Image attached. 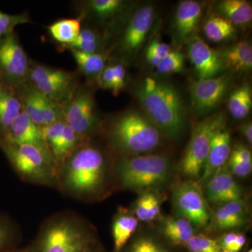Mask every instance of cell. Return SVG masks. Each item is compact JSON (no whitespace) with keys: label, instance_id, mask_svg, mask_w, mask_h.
I'll use <instances>...</instances> for the list:
<instances>
[{"label":"cell","instance_id":"cell-30","mask_svg":"<svg viewBox=\"0 0 252 252\" xmlns=\"http://www.w3.org/2000/svg\"><path fill=\"white\" fill-rule=\"evenodd\" d=\"M133 211L138 220L152 221L160 215L161 199L153 192H145L136 200Z\"/></svg>","mask_w":252,"mask_h":252},{"label":"cell","instance_id":"cell-33","mask_svg":"<svg viewBox=\"0 0 252 252\" xmlns=\"http://www.w3.org/2000/svg\"><path fill=\"white\" fill-rule=\"evenodd\" d=\"M102 44V39L97 31L91 28H82L77 39L68 49L87 54H101Z\"/></svg>","mask_w":252,"mask_h":252},{"label":"cell","instance_id":"cell-16","mask_svg":"<svg viewBox=\"0 0 252 252\" xmlns=\"http://www.w3.org/2000/svg\"><path fill=\"white\" fill-rule=\"evenodd\" d=\"M0 140L32 146L39 149L46 157L54 161V158L44 140L41 127L31 121L23 112H21L5 135L0 137Z\"/></svg>","mask_w":252,"mask_h":252},{"label":"cell","instance_id":"cell-28","mask_svg":"<svg viewBox=\"0 0 252 252\" xmlns=\"http://www.w3.org/2000/svg\"><path fill=\"white\" fill-rule=\"evenodd\" d=\"M162 234L175 245H185L194 235L193 225L183 217H168L162 221Z\"/></svg>","mask_w":252,"mask_h":252},{"label":"cell","instance_id":"cell-7","mask_svg":"<svg viewBox=\"0 0 252 252\" xmlns=\"http://www.w3.org/2000/svg\"><path fill=\"white\" fill-rule=\"evenodd\" d=\"M89 235L79 223L60 219L48 225L32 252H91Z\"/></svg>","mask_w":252,"mask_h":252},{"label":"cell","instance_id":"cell-44","mask_svg":"<svg viewBox=\"0 0 252 252\" xmlns=\"http://www.w3.org/2000/svg\"><path fill=\"white\" fill-rule=\"evenodd\" d=\"M3 252H32V250H11L9 249V250H6V251Z\"/></svg>","mask_w":252,"mask_h":252},{"label":"cell","instance_id":"cell-26","mask_svg":"<svg viewBox=\"0 0 252 252\" xmlns=\"http://www.w3.org/2000/svg\"><path fill=\"white\" fill-rule=\"evenodd\" d=\"M138 220L127 212H120L113 222L114 251L122 252L138 226Z\"/></svg>","mask_w":252,"mask_h":252},{"label":"cell","instance_id":"cell-45","mask_svg":"<svg viewBox=\"0 0 252 252\" xmlns=\"http://www.w3.org/2000/svg\"><path fill=\"white\" fill-rule=\"evenodd\" d=\"M248 252H252V250H249Z\"/></svg>","mask_w":252,"mask_h":252},{"label":"cell","instance_id":"cell-9","mask_svg":"<svg viewBox=\"0 0 252 252\" xmlns=\"http://www.w3.org/2000/svg\"><path fill=\"white\" fill-rule=\"evenodd\" d=\"M63 121L80 136L90 137L98 128L99 120L90 91L77 86L72 97L61 106Z\"/></svg>","mask_w":252,"mask_h":252},{"label":"cell","instance_id":"cell-36","mask_svg":"<svg viewBox=\"0 0 252 252\" xmlns=\"http://www.w3.org/2000/svg\"><path fill=\"white\" fill-rule=\"evenodd\" d=\"M189 252H220L217 240L203 235H193L187 245Z\"/></svg>","mask_w":252,"mask_h":252},{"label":"cell","instance_id":"cell-27","mask_svg":"<svg viewBox=\"0 0 252 252\" xmlns=\"http://www.w3.org/2000/svg\"><path fill=\"white\" fill-rule=\"evenodd\" d=\"M47 28L54 40L69 48L80 33L82 28L81 18H63L51 23Z\"/></svg>","mask_w":252,"mask_h":252},{"label":"cell","instance_id":"cell-6","mask_svg":"<svg viewBox=\"0 0 252 252\" xmlns=\"http://www.w3.org/2000/svg\"><path fill=\"white\" fill-rule=\"evenodd\" d=\"M226 124L223 113L209 115L194 126L191 136L181 162V170L190 180L200 178L212 139L217 130Z\"/></svg>","mask_w":252,"mask_h":252},{"label":"cell","instance_id":"cell-23","mask_svg":"<svg viewBox=\"0 0 252 252\" xmlns=\"http://www.w3.org/2000/svg\"><path fill=\"white\" fill-rule=\"evenodd\" d=\"M215 12L221 15L235 26H245L252 20V5L245 0H222L214 6Z\"/></svg>","mask_w":252,"mask_h":252},{"label":"cell","instance_id":"cell-20","mask_svg":"<svg viewBox=\"0 0 252 252\" xmlns=\"http://www.w3.org/2000/svg\"><path fill=\"white\" fill-rule=\"evenodd\" d=\"M22 112L17 89L0 79V137L5 135Z\"/></svg>","mask_w":252,"mask_h":252},{"label":"cell","instance_id":"cell-13","mask_svg":"<svg viewBox=\"0 0 252 252\" xmlns=\"http://www.w3.org/2000/svg\"><path fill=\"white\" fill-rule=\"evenodd\" d=\"M155 16L156 9L152 4L143 5L132 13L119 42L122 56L131 59L138 54L152 30Z\"/></svg>","mask_w":252,"mask_h":252},{"label":"cell","instance_id":"cell-35","mask_svg":"<svg viewBox=\"0 0 252 252\" xmlns=\"http://www.w3.org/2000/svg\"><path fill=\"white\" fill-rule=\"evenodd\" d=\"M31 22L28 12L18 14H9L0 11V39L10 33L20 25Z\"/></svg>","mask_w":252,"mask_h":252},{"label":"cell","instance_id":"cell-42","mask_svg":"<svg viewBox=\"0 0 252 252\" xmlns=\"http://www.w3.org/2000/svg\"><path fill=\"white\" fill-rule=\"evenodd\" d=\"M239 131L248 141L250 144L252 143V124L251 122L243 123L239 126Z\"/></svg>","mask_w":252,"mask_h":252},{"label":"cell","instance_id":"cell-40","mask_svg":"<svg viewBox=\"0 0 252 252\" xmlns=\"http://www.w3.org/2000/svg\"><path fill=\"white\" fill-rule=\"evenodd\" d=\"M228 169L233 175L239 177H248L251 174L252 164L240 161V160L229 157Z\"/></svg>","mask_w":252,"mask_h":252},{"label":"cell","instance_id":"cell-19","mask_svg":"<svg viewBox=\"0 0 252 252\" xmlns=\"http://www.w3.org/2000/svg\"><path fill=\"white\" fill-rule=\"evenodd\" d=\"M230 134L225 125L217 130L212 139L211 147L200 177L199 185L208 180L224 167L230 154Z\"/></svg>","mask_w":252,"mask_h":252},{"label":"cell","instance_id":"cell-46","mask_svg":"<svg viewBox=\"0 0 252 252\" xmlns=\"http://www.w3.org/2000/svg\"><path fill=\"white\" fill-rule=\"evenodd\" d=\"M220 252H225V251H220Z\"/></svg>","mask_w":252,"mask_h":252},{"label":"cell","instance_id":"cell-31","mask_svg":"<svg viewBox=\"0 0 252 252\" xmlns=\"http://www.w3.org/2000/svg\"><path fill=\"white\" fill-rule=\"evenodd\" d=\"M97 80L101 87L112 91L114 95H117L125 88L126 67L121 63L105 66Z\"/></svg>","mask_w":252,"mask_h":252},{"label":"cell","instance_id":"cell-3","mask_svg":"<svg viewBox=\"0 0 252 252\" xmlns=\"http://www.w3.org/2000/svg\"><path fill=\"white\" fill-rule=\"evenodd\" d=\"M63 182L79 195L91 194L103 184L106 162L102 152L90 144H81L63 162Z\"/></svg>","mask_w":252,"mask_h":252},{"label":"cell","instance_id":"cell-43","mask_svg":"<svg viewBox=\"0 0 252 252\" xmlns=\"http://www.w3.org/2000/svg\"><path fill=\"white\" fill-rule=\"evenodd\" d=\"M246 243V238L243 234L238 233L236 238L234 240L232 245H230L229 249H228V252H238L243 249ZM226 252V251H225Z\"/></svg>","mask_w":252,"mask_h":252},{"label":"cell","instance_id":"cell-38","mask_svg":"<svg viewBox=\"0 0 252 252\" xmlns=\"http://www.w3.org/2000/svg\"><path fill=\"white\" fill-rule=\"evenodd\" d=\"M125 252H170L157 240L150 237H140L132 242Z\"/></svg>","mask_w":252,"mask_h":252},{"label":"cell","instance_id":"cell-4","mask_svg":"<svg viewBox=\"0 0 252 252\" xmlns=\"http://www.w3.org/2000/svg\"><path fill=\"white\" fill-rule=\"evenodd\" d=\"M171 159L160 154L126 155L119 160L117 174L123 187L142 190L157 188L171 178Z\"/></svg>","mask_w":252,"mask_h":252},{"label":"cell","instance_id":"cell-14","mask_svg":"<svg viewBox=\"0 0 252 252\" xmlns=\"http://www.w3.org/2000/svg\"><path fill=\"white\" fill-rule=\"evenodd\" d=\"M23 112L39 127L63 121L62 107L36 90L27 81L17 88Z\"/></svg>","mask_w":252,"mask_h":252},{"label":"cell","instance_id":"cell-5","mask_svg":"<svg viewBox=\"0 0 252 252\" xmlns=\"http://www.w3.org/2000/svg\"><path fill=\"white\" fill-rule=\"evenodd\" d=\"M0 149L14 170L24 180L45 185L54 182L56 163L39 149L27 144L1 140Z\"/></svg>","mask_w":252,"mask_h":252},{"label":"cell","instance_id":"cell-15","mask_svg":"<svg viewBox=\"0 0 252 252\" xmlns=\"http://www.w3.org/2000/svg\"><path fill=\"white\" fill-rule=\"evenodd\" d=\"M188 56L198 80L216 77L225 69L219 51L210 47L198 35L188 41Z\"/></svg>","mask_w":252,"mask_h":252},{"label":"cell","instance_id":"cell-18","mask_svg":"<svg viewBox=\"0 0 252 252\" xmlns=\"http://www.w3.org/2000/svg\"><path fill=\"white\" fill-rule=\"evenodd\" d=\"M203 16V6L199 1L186 0L181 1L174 17V34L177 40L184 42L196 35Z\"/></svg>","mask_w":252,"mask_h":252},{"label":"cell","instance_id":"cell-34","mask_svg":"<svg viewBox=\"0 0 252 252\" xmlns=\"http://www.w3.org/2000/svg\"><path fill=\"white\" fill-rule=\"evenodd\" d=\"M185 56L180 51L171 50L156 67V70L159 74L181 72L185 67Z\"/></svg>","mask_w":252,"mask_h":252},{"label":"cell","instance_id":"cell-1","mask_svg":"<svg viewBox=\"0 0 252 252\" xmlns=\"http://www.w3.org/2000/svg\"><path fill=\"white\" fill-rule=\"evenodd\" d=\"M135 94L143 112L162 132L173 140L182 137L186 127V109L177 88L166 81L147 78Z\"/></svg>","mask_w":252,"mask_h":252},{"label":"cell","instance_id":"cell-10","mask_svg":"<svg viewBox=\"0 0 252 252\" xmlns=\"http://www.w3.org/2000/svg\"><path fill=\"white\" fill-rule=\"evenodd\" d=\"M31 67L14 32L0 39V79L17 89L28 81Z\"/></svg>","mask_w":252,"mask_h":252},{"label":"cell","instance_id":"cell-8","mask_svg":"<svg viewBox=\"0 0 252 252\" xmlns=\"http://www.w3.org/2000/svg\"><path fill=\"white\" fill-rule=\"evenodd\" d=\"M28 81L41 94L61 106L77 88L72 73L41 64L31 65Z\"/></svg>","mask_w":252,"mask_h":252},{"label":"cell","instance_id":"cell-39","mask_svg":"<svg viewBox=\"0 0 252 252\" xmlns=\"http://www.w3.org/2000/svg\"><path fill=\"white\" fill-rule=\"evenodd\" d=\"M14 236V228L11 222L0 215V252L9 250Z\"/></svg>","mask_w":252,"mask_h":252},{"label":"cell","instance_id":"cell-37","mask_svg":"<svg viewBox=\"0 0 252 252\" xmlns=\"http://www.w3.org/2000/svg\"><path fill=\"white\" fill-rule=\"evenodd\" d=\"M171 50L170 45L158 39H154L150 43L146 51V59L151 66L157 67Z\"/></svg>","mask_w":252,"mask_h":252},{"label":"cell","instance_id":"cell-21","mask_svg":"<svg viewBox=\"0 0 252 252\" xmlns=\"http://www.w3.org/2000/svg\"><path fill=\"white\" fill-rule=\"evenodd\" d=\"M218 51L225 69L234 72L252 70V46L249 41H238Z\"/></svg>","mask_w":252,"mask_h":252},{"label":"cell","instance_id":"cell-12","mask_svg":"<svg viewBox=\"0 0 252 252\" xmlns=\"http://www.w3.org/2000/svg\"><path fill=\"white\" fill-rule=\"evenodd\" d=\"M233 75L223 73L205 80H198L190 86V108L199 117L211 114L229 91Z\"/></svg>","mask_w":252,"mask_h":252},{"label":"cell","instance_id":"cell-41","mask_svg":"<svg viewBox=\"0 0 252 252\" xmlns=\"http://www.w3.org/2000/svg\"><path fill=\"white\" fill-rule=\"evenodd\" d=\"M230 157L248 163L252 164L251 151L244 145H238L230 152Z\"/></svg>","mask_w":252,"mask_h":252},{"label":"cell","instance_id":"cell-17","mask_svg":"<svg viewBox=\"0 0 252 252\" xmlns=\"http://www.w3.org/2000/svg\"><path fill=\"white\" fill-rule=\"evenodd\" d=\"M225 166L212 176L206 183L205 199L209 203L220 205L242 200L241 187L228 167Z\"/></svg>","mask_w":252,"mask_h":252},{"label":"cell","instance_id":"cell-25","mask_svg":"<svg viewBox=\"0 0 252 252\" xmlns=\"http://www.w3.org/2000/svg\"><path fill=\"white\" fill-rule=\"evenodd\" d=\"M237 31L235 25L216 12L208 16L203 26L204 34L213 42L230 40L236 35Z\"/></svg>","mask_w":252,"mask_h":252},{"label":"cell","instance_id":"cell-11","mask_svg":"<svg viewBox=\"0 0 252 252\" xmlns=\"http://www.w3.org/2000/svg\"><path fill=\"white\" fill-rule=\"evenodd\" d=\"M172 201L180 216L193 226L203 228L208 224L211 214L198 182L189 180L177 185L174 189Z\"/></svg>","mask_w":252,"mask_h":252},{"label":"cell","instance_id":"cell-29","mask_svg":"<svg viewBox=\"0 0 252 252\" xmlns=\"http://www.w3.org/2000/svg\"><path fill=\"white\" fill-rule=\"evenodd\" d=\"M252 107L251 86L244 84L230 94L228 100V109L230 115L235 119L248 117Z\"/></svg>","mask_w":252,"mask_h":252},{"label":"cell","instance_id":"cell-22","mask_svg":"<svg viewBox=\"0 0 252 252\" xmlns=\"http://www.w3.org/2000/svg\"><path fill=\"white\" fill-rule=\"evenodd\" d=\"M214 222L221 230L235 229L248 221V210L243 200L220 205L214 214Z\"/></svg>","mask_w":252,"mask_h":252},{"label":"cell","instance_id":"cell-24","mask_svg":"<svg viewBox=\"0 0 252 252\" xmlns=\"http://www.w3.org/2000/svg\"><path fill=\"white\" fill-rule=\"evenodd\" d=\"M86 14L101 23L119 17L127 9L128 3L123 0H91L85 2Z\"/></svg>","mask_w":252,"mask_h":252},{"label":"cell","instance_id":"cell-2","mask_svg":"<svg viewBox=\"0 0 252 252\" xmlns=\"http://www.w3.org/2000/svg\"><path fill=\"white\" fill-rule=\"evenodd\" d=\"M162 132L144 112L129 110L113 119L109 129L111 142L126 155H139L157 148Z\"/></svg>","mask_w":252,"mask_h":252},{"label":"cell","instance_id":"cell-32","mask_svg":"<svg viewBox=\"0 0 252 252\" xmlns=\"http://www.w3.org/2000/svg\"><path fill=\"white\" fill-rule=\"evenodd\" d=\"M69 50L79 70L87 77L98 79L99 74L106 66L107 59L105 56L102 53L87 54L75 50Z\"/></svg>","mask_w":252,"mask_h":252}]
</instances>
